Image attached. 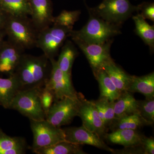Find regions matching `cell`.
I'll use <instances>...</instances> for the list:
<instances>
[{
	"label": "cell",
	"instance_id": "cell-1",
	"mask_svg": "<svg viewBox=\"0 0 154 154\" xmlns=\"http://www.w3.org/2000/svg\"><path fill=\"white\" fill-rule=\"evenodd\" d=\"M51 69L50 60L45 54L36 56L24 53L14 74L20 90L41 88L48 80Z\"/></svg>",
	"mask_w": 154,
	"mask_h": 154
},
{
	"label": "cell",
	"instance_id": "cell-2",
	"mask_svg": "<svg viewBox=\"0 0 154 154\" xmlns=\"http://www.w3.org/2000/svg\"><path fill=\"white\" fill-rule=\"evenodd\" d=\"M89 12L90 18L87 24L80 30H72L70 33L72 39L90 44H102L121 34V26L106 22Z\"/></svg>",
	"mask_w": 154,
	"mask_h": 154
},
{
	"label": "cell",
	"instance_id": "cell-3",
	"mask_svg": "<svg viewBox=\"0 0 154 154\" xmlns=\"http://www.w3.org/2000/svg\"><path fill=\"white\" fill-rule=\"evenodd\" d=\"M4 30L8 41L25 51L36 47L38 32L28 16L8 15Z\"/></svg>",
	"mask_w": 154,
	"mask_h": 154
},
{
	"label": "cell",
	"instance_id": "cell-4",
	"mask_svg": "<svg viewBox=\"0 0 154 154\" xmlns=\"http://www.w3.org/2000/svg\"><path fill=\"white\" fill-rule=\"evenodd\" d=\"M88 9L106 22L121 26L134 12H138L139 6L133 5L129 0H103L96 8Z\"/></svg>",
	"mask_w": 154,
	"mask_h": 154
},
{
	"label": "cell",
	"instance_id": "cell-5",
	"mask_svg": "<svg viewBox=\"0 0 154 154\" xmlns=\"http://www.w3.org/2000/svg\"><path fill=\"white\" fill-rule=\"evenodd\" d=\"M40 89L32 88L19 90L14 96L9 109L17 110L29 120L46 119V115L39 98Z\"/></svg>",
	"mask_w": 154,
	"mask_h": 154
},
{
	"label": "cell",
	"instance_id": "cell-6",
	"mask_svg": "<svg viewBox=\"0 0 154 154\" xmlns=\"http://www.w3.org/2000/svg\"><path fill=\"white\" fill-rule=\"evenodd\" d=\"M51 25L38 32L36 45L49 60L57 55L60 48L73 30L60 25Z\"/></svg>",
	"mask_w": 154,
	"mask_h": 154
},
{
	"label": "cell",
	"instance_id": "cell-7",
	"mask_svg": "<svg viewBox=\"0 0 154 154\" xmlns=\"http://www.w3.org/2000/svg\"><path fill=\"white\" fill-rule=\"evenodd\" d=\"M30 121L33 134L32 151L66 141L63 128L54 126L46 119Z\"/></svg>",
	"mask_w": 154,
	"mask_h": 154
},
{
	"label": "cell",
	"instance_id": "cell-8",
	"mask_svg": "<svg viewBox=\"0 0 154 154\" xmlns=\"http://www.w3.org/2000/svg\"><path fill=\"white\" fill-rule=\"evenodd\" d=\"M51 64L49 78L45 85L54 94V101L66 97L78 98L81 96L75 90L72 81L71 74L65 73L58 66L54 58L50 60Z\"/></svg>",
	"mask_w": 154,
	"mask_h": 154
},
{
	"label": "cell",
	"instance_id": "cell-9",
	"mask_svg": "<svg viewBox=\"0 0 154 154\" xmlns=\"http://www.w3.org/2000/svg\"><path fill=\"white\" fill-rule=\"evenodd\" d=\"M82 98L66 97L54 101L46 115V120L57 127L70 124L78 116Z\"/></svg>",
	"mask_w": 154,
	"mask_h": 154
},
{
	"label": "cell",
	"instance_id": "cell-10",
	"mask_svg": "<svg viewBox=\"0 0 154 154\" xmlns=\"http://www.w3.org/2000/svg\"><path fill=\"white\" fill-rule=\"evenodd\" d=\"M85 54L89 61L94 76L103 69L107 64L113 61L110 54L113 39L102 44L87 43L76 39H72Z\"/></svg>",
	"mask_w": 154,
	"mask_h": 154
},
{
	"label": "cell",
	"instance_id": "cell-11",
	"mask_svg": "<svg viewBox=\"0 0 154 154\" xmlns=\"http://www.w3.org/2000/svg\"><path fill=\"white\" fill-rule=\"evenodd\" d=\"M65 140L69 142L82 145H88L112 153L113 149L105 143L99 135L87 129L85 126L66 128H63Z\"/></svg>",
	"mask_w": 154,
	"mask_h": 154
},
{
	"label": "cell",
	"instance_id": "cell-12",
	"mask_svg": "<svg viewBox=\"0 0 154 154\" xmlns=\"http://www.w3.org/2000/svg\"><path fill=\"white\" fill-rule=\"evenodd\" d=\"M78 116L82 121V125L87 129L96 133L104 138L107 130L99 116L97 108L93 101L82 98L80 102Z\"/></svg>",
	"mask_w": 154,
	"mask_h": 154
},
{
	"label": "cell",
	"instance_id": "cell-13",
	"mask_svg": "<svg viewBox=\"0 0 154 154\" xmlns=\"http://www.w3.org/2000/svg\"><path fill=\"white\" fill-rule=\"evenodd\" d=\"M30 19L38 32L52 25L54 17L49 0H29Z\"/></svg>",
	"mask_w": 154,
	"mask_h": 154
},
{
	"label": "cell",
	"instance_id": "cell-14",
	"mask_svg": "<svg viewBox=\"0 0 154 154\" xmlns=\"http://www.w3.org/2000/svg\"><path fill=\"white\" fill-rule=\"evenodd\" d=\"M24 52L11 42L4 41L0 48V75L9 76L14 74Z\"/></svg>",
	"mask_w": 154,
	"mask_h": 154
},
{
	"label": "cell",
	"instance_id": "cell-15",
	"mask_svg": "<svg viewBox=\"0 0 154 154\" xmlns=\"http://www.w3.org/2000/svg\"><path fill=\"white\" fill-rule=\"evenodd\" d=\"M145 136L137 130L131 129H118L110 133H106L104 138L111 143L120 145L124 147L142 145Z\"/></svg>",
	"mask_w": 154,
	"mask_h": 154
},
{
	"label": "cell",
	"instance_id": "cell-16",
	"mask_svg": "<svg viewBox=\"0 0 154 154\" xmlns=\"http://www.w3.org/2000/svg\"><path fill=\"white\" fill-rule=\"evenodd\" d=\"M28 148L24 137L10 136L0 128V154H24Z\"/></svg>",
	"mask_w": 154,
	"mask_h": 154
},
{
	"label": "cell",
	"instance_id": "cell-17",
	"mask_svg": "<svg viewBox=\"0 0 154 154\" xmlns=\"http://www.w3.org/2000/svg\"><path fill=\"white\" fill-rule=\"evenodd\" d=\"M20 90L18 79L14 74L7 78L0 77V105L9 109L14 96Z\"/></svg>",
	"mask_w": 154,
	"mask_h": 154
},
{
	"label": "cell",
	"instance_id": "cell-18",
	"mask_svg": "<svg viewBox=\"0 0 154 154\" xmlns=\"http://www.w3.org/2000/svg\"><path fill=\"white\" fill-rule=\"evenodd\" d=\"M128 91L143 94L146 99H154V72L142 76H133Z\"/></svg>",
	"mask_w": 154,
	"mask_h": 154
},
{
	"label": "cell",
	"instance_id": "cell-19",
	"mask_svg": "<svg viewBox=\"0 0 154 154\" xmlns=\"http://www.w3.org/2000/svg\"><path fill=\"white\" fill-rule=\"evenodd\" d=\"M103 69L119 91L121 93L128 91L133 76L128 74L122 69L116 65L114 61L105 65Z\"/></svg>",
	"mask_w": 154,
	"mask_h": 154
},
{
	"label": "cell",
	"instance_id": "cell-20",
	"mask_svg": "<svg viewBox=\"0 0 154 154\" xmlns=\"http://www.w3.org/2000/svg\"><path fill=\"white\" fill-rule=\"evenodd\" d=\"M114 110L115 119L139 112L138 101L131 93L125 91L114 102Z\"/></svg>",
	"mask_w": 154,
	"mask_h": 154
},
{
	"label": "cell",
	"instance_id": "cell-21",
	"mask_svg": "<svg viewBox=\"0 0 154 154\" xmlns=\"http://www.w3.org/2000/svg\"><path fill=\"white\" fill-rule=\"evenodd\" d=\"M95 77L99 84L100 98H105L113 102L119 98L122 93L116 88L103 69L98 72Z\"/></svg>",
	"mask_w": 154,
	"mask_h": 154
},
{
	"label": "cell",
	"instance_id": "cell-22",
	"mask_svg": "<svg viewBox=\"0 0 154 154\" xmlns=\"http://www.w3.org/2000/svg\"><path fill=\"white\" fill-rule=\"evenodd\" d=\"M151 125L144 119L139 112H137L121 118L116 119L109 128L112 131L118 129L137 130L145 125Z\"/></svg>",
	"mask_w": 154,
	"mask_h": 154
},
{
	"label": "cell",
	"instance_id": "cell-23",
	"mask_svg": "<svg viewBox=\"0 0 154 154\" xmlns=\"http://www.w3.org/2000/svg\"><path fill=\"white\" fill-rule=\"evenodd\" d=\"M78 53L73 43L70 40H67L62 48L58 59L57 60L59 68L65 73L71 74L72 67Z\"/></svg>",
	"mask_w": 154,
	"mask_h": 154
},
{
	"label": "cell",
	"instance_id": "cell-24",
	"mask_svg": "<svg viewBox=\"0 0 154 154\" xmlns=\"http://www.w3.org/2000/svg\"><path fill=\"white\" fill-rule=\"evenodd\" d=\"M135 33L149 48L152 52L154 49V26L150 25L140 14L133 16Z\"/></svg>",
	"mask_w": 154,
	"mask_h": 154
},
{
	"label": "cell",
	"instance_id": "cell-25",
	"mask_svg": "<svg viewBox=\"0 0 154 154\" xmlns=\"http://www.w3.org/2000/svg\"><path fill=\"white\" fill-rule=\"evenodd\" d=\"M1 9L9 16H30L31 8L29 0H1Z\"/></svg>",
	"mask_w": 154,
	"mask_h": 154
},
{
	"label": "cell",
	"instance_id": "cell-26",
	"mask_svg": "<svg viewBox=\"0 0 154 154\" xmlns=\"http://www.w3.org/2000/svg\"><path fill=\"white\" fill-rule=\"evenodd\" d=\"M36 154H87L81 145L69 142H60L54 145L33 151Z\"/></svg>",
	"mask_w": 154,
	"mask_h": 154
},
{
	"label": "cell",
	"instance_id": "cell-27",
	"mask_svg": "<svg viewBox=\"0 0 154 154\" xmlns=\"http://www.w3.org/2000/svg\"><path fill=\"white\" fill-rule=\"evenodd\" d=\"M93 101L98 110L100 118L108 130L115 119L114 102L100 97L98 100Z\"/></svg>",
	"mask_w": 154,
	"mask_h": 154
},
{
	"label": "cell",
	"instance_id": "cell-28",
	"mask_svg": "<svg viewBox=\"0 0 154 154\" xmlns=\"http://www.w3.org/2000/svg\"><path fill=\"white\" fill-rule=\"evenodd\" d=\"M80 14L81 12L79 11H63L57 17H54L52 25L73 29V25L79 18Z\"/></svg>",
	"mask_w": 154,
	"mask_h": 154
},
{
	"label": "cell",
	"instance_id": "cell-29",
	"mask_svg": "<svg viewBox=\"0 0 154 154\" xmlns=\"http://www.w3.org/2000/svg\"><path fill=\"white\" fill-rule=\"evenodd\" d=\"M138 111L144 119L152 125L154 122V98L138 101Z\"/></svg>",
	"mask_w": 154,
	"mask_h": 154
},
{
	"label": "cell",
	"instance_id": "cell-30",
	"mask_svg": "<svg viewBox=\"0 0 154 154\" xmlns=\"http://www.w3.org/2000/svg\"><path fill=\"white\" fill-rule=\"evenodd\" d=\"M39 95L42 106L46 116L50 108L54 102V94L51 90L44 87L40 89Z\"/></svg>",
	"mask_w": 154,
	"mask_h": 154
},
{
	"label": "cell",
	"instance_id": "cell-31",
	"mask_svg": "<svg viewBox=\"0 0 154 154\" xmlns=\"http://www.w3.org/2000/svg\"><path fill=\"white\" fill-rule=\"evenodd\" d=\"M139 6V12L145 19H148L154 21V3H145Z\"/></svg>",
	"mask_w": 154,
	"mask_h": 154
},
{
	"label": "cell",
	"instance_id": "cell-32",
	"mask_svg": "<svg viewBox=\"0 0 154 154\" xmlns=\"http://www.w3.org/2000/svg\"><path fill=\"white\" fill-rule=\"evenodd\" d=\"M114 154H144V150L142 145L134 146L125 147L121 150L113 149L111 153Z\"/></svg>",
	"mask_w": 154,
	"mask_h": 154
},
{
	"label": "cell",
	"instance_id": "cell-33",
	"mask_svg": "<svg viewBox=\"0 0 154 154\" xmlns=\"http://www.w3.org/2000/svg\"><path fill=\"white\" fill-rule=\"evenodd\" d=\"M144 150V154H154V139L145 136L142 144Z\"/></svg>",
	"mask_w": 154,
	"mask_h": 154
},
{
	"label": "cell",
	"instance_id": "cell-34",
	"mask_svg": "<svg viewBox=\"0 0 154 154\" xmlns=\"http://www.w3.org/2000/svg\"><path fill=\"white\" fill-rule=\"evenodd\" d=\"M8 15L0 8V31L4 30Z\"/></svg>",
	"mask_w": 154,
	"mask_h": 154
},
{
	"label": "cell",
	"instance_id": "cell-35",
	"mask_svg": "<svg viewBox=\"0 0 154 154\" xmlns=\"http://www.w3.org/2000/svg\"><path fill=\"white\" fill-rule=\"evenodd\" d=\"M5 35H6L5 30H3L0 31V48L2 47V45L4 43V38Z\"/></svg>",
	"mask_w": 154,
	"mask_h": 154
},
{
	"label": "cell",
	"instance_id": "cell-36",
	"mask_svg": "<svg viewBox=\"0 0 154 154\" xmlns=\"http://www.w3.org/2000/svg\"><path fill=\"white\" fill-rule=\"evenodd\" d=\"M0 1H1V0H0Z\"/></svg>",
	"mask_w": 154,
	"mask_h": 154
}]
</instances>
